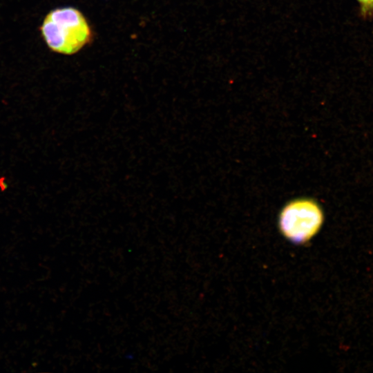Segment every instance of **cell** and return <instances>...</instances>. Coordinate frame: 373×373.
<instances>
[{
	"mask_svg": "<svg viewBox=\"0 0 373 373\" xmlns=\"http://www.w3.org/2000/svg\"><path fill=\"white\" fill-rule=\"evenodd\" d=\"M39 30L50 50L66 55L79 51L92 37L85 17L78 9L71 6L50 10L44 17Z\"/></svg>",
	"mask_w": 373,
	"mask_h": 373,
	"instance_id": "1",
	"label": "cell"
},
{
	"mask_svg": "<svg viewBox=\"0 0 373 373\" xmlns=\"http://www.w3.org/2000/svg\"><path fill=\"white\" fill-rule=\"evenodd\" d=\"M324 220L321 207L308 198L296 199L287 203L279 216L282 234L295 244H304L320 230Z\"/></svg>",
	"mask_w": 373,
	"mask_h": 373,
	"instance_id": "2",
	"label": "cell"
},
{
	"mask_svg": "<svg viewBox=\"0 0 373 373\" xmlns=\"http://www.w3.org/2000/svg\"><path fill=\"white\" fill-rule=\"evenodd\" d=\"M359 4L360 14L363 18L373 15V0H356Z\"/></svg>",
	"mask_w": 373,
	"mask_h": 373,
	"instance_id": "3",
	"label": "cell"
},
{
	"mask_svg": "<svg viewBox=\"0 0 373 373\" xmlns=\"http://www.w3.org/2000/svg\"><path fill=\"white\" fill-rule=\"evenodd\" d=\"M8 188L6 178L5 177L0 178V189L3 191Z\"/></svg>",
	"mask_w": 373,
	"mask_h": 373,
	"instance_id": "4",
	"label": "cell"
}]
</instances>
